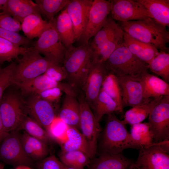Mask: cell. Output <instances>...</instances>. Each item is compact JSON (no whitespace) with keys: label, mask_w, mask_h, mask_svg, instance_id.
Returning <instances> with one entry per match:
<instances>
[{"label":"cell","mask_w":169,"mask_h":169,"mask_svg":"<svg viewBox=\"0 0 169 169\" xmlns=\"http://www.w3.org/2000/svg\"><path fill=\"white\" fill-rule=\"evenodd\" d=\"M92 50L89 44L66 48L63 66L67 74L66 79L78 92L83 90L92 63Z\"/></svg>","instance_id":"obj_1"},{"label":"cell","mask_w":169,"mask_h":169,"mask_svg":"<svg viewBox=\"0 0 169 169\" xmlns=\"http://www.w3.org/2000/svg\"><path fill=\"white\" fill-rule=\"evenodd\" d=\"M122 30L131 37L151 44L160 51L168 52L169 32L165 26L149 18L144 20L119 22Z\"/></svg>","instance_id":"obj_2"},{"label":"cell","mask_w":169,"mask_h":169,"mask_svg":"<svg viewBox=\"0 0 169 169\" xmlns=\"http://www.w3.org/2000/svg\"><path fill=\"white\" fill-rule=\"evenodd\" d=\"M126 125L115 114L107 115L99 142L100 153L117 154L127 148L137 149Z\"/></svg>","instance_id":"obj_3"},{"label":"cell","mask_w":169,"mask_h":169,"mask_svg":"<svg viewBox=\"0 0 169 169\" xmlns=\"http://www.w3.org/2000/svg\"><path fill=\"white\" fill-rule=\"evenodd\" d=\"M105 64L110 72L117 76L140 75L149 69L148 64L132 54L123 42L117 46Z\"/></svg>","instance_id":"obj_4"},{"label":"cell","mask_w":169,"mask_h":169,"mask_svg":"<svg viewBox=\"0 0 169 169\" xmlns=\"http://www.w3.org/2000/svg\"><path fill=\"white\" fill-rule=\"evenodd\" d=\"M17 59L18 64H16L14 73V84L43 74L50 66L57 64L42 56L33 47L23 55L21 59Z\"/></svg>","instance_id":"obj_5"},{"label":"cell","mask_w":169,"mask_h":169,"mask_svg":"<svg viewBox=\"0 0 169 169\" xmlns=\"http://www.w3.org/2000/svg\"><path fill=\"white\" fill-rule=\"evenodd\" d=\"M53 20L49 22L48 25L34 42L33 47L46 58L60 64L63 63L66 48L61 41Z\"/></svg>","instance_id":"obj_6"},{"label":"cell","mask_w":169,"mask_h":169,"mask_svg":"<svg viewBox=\"0 0 169 169\" xmlns=\"http://www.w3.org/2000/svg\"><path fill=\"white\" fill-rule=\"evenodd\" d=\"M80 94L78 99L80 105L79 128L87 143L90 158L93 159L97 153L101 128L85 99L84 92Z\"/></svg>","instance_id":"obj_7"},{"label":"cell","mask_w":169,"mask_h":169,"mask_svg":"<svg viewBox=\"0 0 169 169\" xmlns=\"http://www.w3.org/2000/svg\"><path fill=\"white\" fill-rule=\"evenodd\" d=\"M24 100L18 94L8 92L3 94L0 102V115L8 133L19 130L24 115Z\"/></svg>","instance_id":"obj_8"},{"label":"cell","mask_w":169,"mask_h":169,"mask_svg":"<svg viewBox=\"0 0 169 169\" xmlns=\"http://www.w3.org/2000/svg\"><path fill=\"white\" fill-rule=\"evenodd\" d=\"M153 143L169 140V95L162 97L148 116Z\"/></svg>","instance_id":"obj_9"},{"label":"cell","mask_w":169,"mask_h":169,"mask_svg":"<svg viewBox=\"0 0 169 169\" xmlns=\"http://www.w3.org/2000/svg\"><path fill=\"white\" fill-rule=\"evenodd\" d=\"M17 132H9L0 145V160L16 166H29L32 160L24 152Z\"/></svg>","instance_id":"obj_10"},{"label":"cell","mask_w":169,"mask_h":169,"mask_svg":"<svg viewBox=\"0 0 169 169\" xmlns=\"http://www.w3.org/2000/svg\"><path fill=\"white\" fill-rule=\"evenodd\" d=\"M111 8L110 0L93 1L86 28L78 41L81 45L89 44L90 39L102 28L110 13Z\"/></svg>","instance_id":"obj_11"},{"label":"cell","mask_w":169,"mask_h":169,"mask_svg":"<svg viewBox=\"0 0 169 169\" xmlns=\"http://www.w3.org/2000/svg\"><path fill=\"white\" fill-rule=\"evenodd\" d=\"M28 96L24 100V113L35 120L46 131L57 116L53 105L43 99L37 94Z\"/></svg>","instance_id":"obj_12"},{"label":"cell","mask_w":169,"mask_h":169,"mask_svg":"<svg viewBox=\"0 0 169 169\" xmlns=\"http://www.w3.org/2000/svg\"><path fill=\"white\" fill-rule=\"evenodd\" d=\"M110 1L111 4L110 14L115 20L127 22L152 18L146 8L136 0Z\"/></svg>","instance_id":"obj_13"},{"label":"cell","mask_w":169,"mask_h":169,"mask_svg":"<svg viewBox=\"0 0 169 169\" xmlns=\"http://www.w3.org/2000/svg\"><path fill=\"white\" fill-rule=\"evenodd\" d=\"M136 169H169V154L156 143L139 149Z\"/></svg>","instance_id":"obj_14"},{"label":"cell","mask_w":169,"mask_h":169,"mask_svg":"<svg viewBox=\"0 0 169 169\" xmlns=\"http://www.w3.org/2000/svg\"><path fill=\"white\" fill-rule=\"evenodd\" d=\"M140 75L117 76L121 90L123 108L126 107H133L150 100H146L144 97Z\"/></svg>","instance_id":"obj_15"},{"label":"cell","mask_w":169,"mask_h":169,"mask_svg":"<svg viewBox=\"0 0 169 169\" xmlns=\"http://www.w3.org/2000/svg\"><path fill=\"white\" fill-rule=\"evenodd\" d=\"M109 73L105 62H92L82 90L90 108L100 92L105 77Z\"/></svg>","instance_id":"obj_16"},{"label":"cell","mask_w":169,"mask_h":169,"mask_svg":"<svg viewBox=\"0 0 169 169\" xmlns=\"http://www.w3.org/2000/svg\"><path fill=\"white\" fill-rule=\"evenodd\" d=\"M16 85L21 89L22 94L26 95L37 94L48 89L58 87L65 94L76 96L77 92L68 82H58L43 74L28 81Z\"/></svg>","instance_id":"obj_17"},{"label":"cell","mask_w":169,"mask_h":169,"mask_svg":"<svg viewBox=\"0 0 169 169\" xmlns=\"http://www.w3.org/2000/svg\"><path fill=\"white\" fill-rule=\"evenodd\" d=\"M93 1L69 0L64 8L73 23L75 40L79 41L85 30Z\"/></svg>","instance_id":"obj_18"},{"label":"cell","mask_w":169,"mask_h":169,"mask_svg":"<svg viewBox=\"0 0 169 169\" xmlns=\"http://www.w3.org/2000/svg\"><path fill=\"white\" fill-rule=\"evenodd\" d=\"M134 163L122 153H100L90 162L88 169H133Z\"/></svg>","instance_id":"obj_19"},{"label":"cell","mask_w":169,"mask_h":169,"mask_svg":"<svg viewBox=\"0 0 169 169\" xmlns=\"http://www.w3.org/2000/svg\"><path fill=\"white\" fill-rule=\"evenodd\" d=\"M0 10L21 23L29 15L33 14L41 15L37 4L31 0H7Z\"/></svg>","instance_id":"obj_20"},{"label":"cell","mask_w":169,"mask_h":169,"mask_svg":"<svg viewBox=\"0 0 169 169\" xmlns=\"http://www.w3.org/2000/svg\"><path fill=\"white\" fill-rule=\"evenodd\" d=\"M143 90L144 96L146 100L169 95V84L162 79L150 74L148 71L140 75Z\"/></svg>","instance_id":"obj_21"},{"label":"cell","mask_w":169,"mask_h":169,"mask_svg":"<svg viewBox=\"0 0 169 169\" xmlns=\"http://www.w3.org/2000/svg\"><path fill=\"white\" fill-rule=\"evenodd\" d=\"M123 44L132 54L148 65L159 52L153 45L136 39L125 32Z\"/></svg>","instance_id":"obj_22"},{"label":"cell","mask_w":169,"mask_h":169,"mask_svg":"<svg viewBox=\"0 0 169 169\" xmlns=\"http://www.w3.org/2000/svg\"><path fill=\"white\" fill-rule=\"evenodd\" d=\"M76 96L65 94L57 116L67 125L79 128L80 105Z\"/></svg>","instance_id":"obj_23"},{"label":"cell","mask_w":169,"mask_h":169,"mask_svg":"<svg viewBox=\"0 0 169 169\" xmlns=\"http://www.w3.org/2000/svg\"><path fill=\"white\" fill-rule=\"evenodd\" d=\"M19 137L24 152L32 160L39 161L46 157L49 153L47 144L25 131Z\"/></svg>","instance_id":"obj_24"},{"label":"cell","mask_w":169,"mask_h":169,"mask_svg":"<svg viewBox=\"0 0 169 169\" xmlns=\"http://www.w3.org/2000/svg\"><path fill=\"white\" fill-rule=\"evenodd\" d=\"M55 28L61 41L67 48L72 45L75 40L73 26L65 8L53 20Z\"/></svg>","instance_id":"obj_25"},{"label":"cell","mask_w":169,"mask_h":169,"mask_svg":"<svg viewBox=\"0 0 169 169\" xmlns=\"http://www.w3.org/2000/svg\"><path fill=\"white\" fill-rule=\"evenodd\" d=\"M136 1L146 8L156 21L165 26H169V0Z\"/></svg>","instance_id":"obj_26"},{"label":"cell","mask_w":169,"mask_h":169,"mask_svg":"<svg viewBox=\"0 0 169 169\" xmlns=\"http://www.w3.org/2000/svg\"><path fill=\"white\" fill-rule=\"evenodd\" d=\"M66 136V140L60 144L61 151H80L86 154L91 159L87 143L78 129L68 126Z\"/></svg>","instance_id":"obj_27"},{"label":"cell","mask_w":169,"mask_h":169,"mask_svg":"<svg viewBox=\"0 0 169 169\" xmlns=\"http://www.w3.org/2000/svg\"><path fill=\"white\" fill-rule=\"evenodd\" d=\"M162 97L154 98L151 100L135 106L127 111L123 120L124 123L132 125L141 123L148 117L153 108Z\"/></svg>","instance_id":"obj_28"},{"label":"cell","mask_w":169,"mask_h":169,"mask_svg":"<svg viewBox=\"0 0 169 169\" xmlns=\"http://www.w3.org/2000/svg\"><path fill=\"white\" fill-rule=\"evenodd\" d=\"M91 108L99 122L104 115L121 113L116 103L101 88Z\"/></svg>","instance_id":"obj_29"},{"label":"cell","mask_w":169,"mask_h":169,"mask_svg":"<svg viewBox=\"0 0 169 169\" xmlns=\"http://www.w3.org/2000/svg\"><path fill=\"white\" fill-rule=\"evenodd\" d=\"M49 24V22L44 20L41 15L33 14L26 17L22 21L21 30L25 37L31 40L38 37Z\"/></svg>","instance_id":"obj_30"},{"label":"cell","mask_w":169,"mask_h":169,"mask_svg":"<svg viewBox=\"0 0 169 169\" xmlns=\"http://www.w3.org/2000/svg\"><path fill=\"white\" fill-rule=\"evenodd\" d=\"M124 32L120 28L97 51L92 52V62L105 63L117 46L123 42Z\"/></svg>","instance_id":"obj_31"},{"label":"cell","mask_w":169,"mask_h":169,"mask_svg":"<svg viewBox=\"0 0 169 169\" xmlns=\"http://www.w3.org/2000/svg\"><path fill=\"white\" fill-rule=\"evenodd\" d=\"M120 28V26L112 18L110 13L103 26L94 36V38L90 45L92 52L100 49L104 44Z\"/></svg>","instance_id":"obj_32"},{"label":"cell","mask_w":169,"mask_h":169,"mask_svg":"<svg viewBox=\"0 0 169 169\" xmlns=\"http://www.w3.org/2000/svg\"><path fill=\"white\" fill-rule=\"evenodd\" d=\"M130 134L137 149L147 146L153 143V137L148 122L131 125Z\"/></svg>","instance_id":"obj_33"},{"label":"cell","mask_w":169,"mask_h":169,"mask_svg":"<svg viewBox=\"0 0 169 169\" xmlns=\"http://www.w3.org/2000/svg\"><path fill=\"white\" fill-rule=\"evenodd\" d=\"M33 47L19 46L0 37V64L17 59L19 55H22Z\"/></svg>","instance_id":"obj_34"},{"label":"cell","mask_w":169,"mask_h":169,"mask_svg":"<svg viewBox=\"0 0 169 169\" xmlns=\"http://www.w3.org/2000/svg\"><path fill=\"white\" fill-rule=\"evenodd\" d=\"M60 161L64 165L80 169H84L91 162L90 158L80 151H61L59 155Z\"/></svg>","instance_id":"obj_35"},{"label":"cell","mask_w":169,"mask_h":169,"mask_svg":"<svg viewBox=\"0 0 169 169\" xmlns=\"http://www.w3.org/2000/svg\"><path fill=\"white\" fill-rule=\"evenodd\" d=\"M101 88L116 103L121 113L124 108L122 105L120 89L117 77L109 73L105 77Z\"/></svg>","instance_id":"obj_36"},{"label":"cell","mask_w":169,"mask_h":169,"mask_svg":"<svg viewBox=\"0 0 169 169\" xmlns=\"http://www.w3.org/2000/svg\"><path fill=\"white\" fill-rule=\"evenodd\" d=\"M149 69L162 79L169 82V54L160 51L148 65Z\"/></svg>","instance_id":"obj_37"},{"label":"cell","mask_w":169,"mask_h":169,"mask_svg":"<svg viewBox=\"0 0 169 169\" xmlns=\"http://www.w3.org/2000/svg\"><path fill=\"white\" fill-rule=\"evenodd\" d=\"M23 130L30 136L48 144L50 138L46 131L37 122L25 114L22 120L19 130Z\"/></svg>","instance_id":"obj_38"},{"label":"cell","mask_w":169,"mask_h":169,"mask_svg":"<svg viewBox=\"0 0 169 169\" xmlns=\"http://www.w3.org/2000/svg\"><path fill=\"white\" fill-rule=\"evenodd\" d=\"M69 0H35L40 13L52 21L55 15L65 8Z\"/></svg>","instance_id":"obj_39"},{"label":"cell","mask_w":169,"mask_h":169,"mask_svg":"<svg viewBox=\"0 0 169 169\" xmlns=\"http://www.w3.org/2000/svg\"><path fill=\"white\" fill-rule=\"evenodd\" d=\"M68 126L57 116L46 131L50 139L56 141L60 144L67 139L66 132Z\"/></svg>","instance_id":"obj_40"},{"label":"cell","mask_w":169,"mask_h":169,"mask_svg":"<svg viewBox=\"0 0 169 169\" xmlns=\"http://www.w3.org/2000/svg\"><path fill=\"white\" fill-rule=\"evenodd\" d=\"M16 64L13 62L3 68H0V102L4 92L14 84V75Z\"/></svg>","instance_id":"obj_41"},{"label":"cell","mask_w":169,"mask_h":169,"mask_svg":"<svg viewBox=\"0 0 169 169\" xmlns=\"http://www.w3.org/2000/svg\"><path fill=\"white\" fill-rule=\"evenodd\" d=\"M0 37L8 40L17 45L28 47L34 43L26 37L18 33L11 31L0 28Z\"/></svg>","instance_id":"obj_42"},{"label":"cell","mask_w":169,"mask_h":169,"mask_svg":"<svg viewBox=\"0 0 169 169\" xmlns=\"http://www.w3.org/2000/svg\"><path fill=\"white\" fill-rule=\"evenodd\" d=\"M0 28L17 33L21 30V23L20 22L0 10Z\"/></svg>","instance_id":"obj_43"},{"label":"cell","mask_w":169,"mask_h":169,"mask_svg":"<svg viewBox=\"0 0 169 169\" xmlns=\"http://www.w3.org/2000/svg\"><path fill=\"white\" fill-rule=\"evenodd\" d=\"M50 79L58 82L66 79L67 74L63 66L54 64L50 66L44 74Z\"/></svg>","instance_id":"obj_44"},{"label":"cell","mask_w":169,"mask_h":169,"mask_svg":"<svg viewBox=\"0 0 169 169\" xmlns=\"http://www.w3.org/2000/svg\"><path fill=\"white\" fill-rule=\"evenodd\" d=\"M62 92L60 88L54 87L44 90L37 94L43 99L53 105L59 101Z\"/></svg>","instance_id":"obj_45"},{"label":"cell","mask_w":169,"mask_h":169,"mask_svg":"<svg viewBox=\"0 0 169 169\" xmlns=\"http://www.w3.org/2000/svg\"><path fill=\"white\" fill-rule=\"evenodd\" d=\"M37 166L38 169H64L63 164L54 155L39 160Z\"/></svg>","instance_id":"obj_46"},{"label":"cell","mask_w":169,"mask_h":169,"mask_svg":"<svg viewBox=\"0 0 169 169\" xmlns=\"http://www.w3.org/2000/svg\"><path fill=\"white\" fill-rule=\"evenodd\" d=\"M9 133L6 131L4 128L0 115V145Z\"/></svg>","instance_id":"obj_47"},{"label":"cell","mask_w":169,"mask_h":169,"mask_svg":"<svg viewBox=\"0 0 169 169\" xmlns=\"http://www.w3.org/2000/svg\"><path fill=\"white\" fill-rule=\"evenodd\" d=\"M14 169H32L29 166L26 165H20L16 167Z\"/></svg>","instance_id":"obj_48"},{"label":"cell","mask_w":169,"mask_h":169,"mask_svg":"<svg viewBox=\"0 0 169 169\" xmlns=\"http://www.w3.org/2000/svg\"><path fill=\"white\" fill-rule=\"evenodd\" d=\"M7 0H0V8L7 2Z\"/></svg>","instance_id":"obj_49"},{"label":"cell","mask_w":169,"mask_h":169,"mask_svg":"<svg viewBox=\"0 0 169 169\" xmlns=\"http://www.w3.org/2000/svg\"><path fill=\"white\" fill-rule=\"evenodd\" d=\"M64 165V164H63ZM64 169H80L75 168L71 167L64 165Z\"/></svg>","instance_id":"obj_50"},{"label":"cell","mask_w":169,"mask_h":169,"mask_svg":"<svg viewBox=\"0 0 169 169\" xmlns=\"http://www.w3.org/2000/svg\"><path fill=\"white\" fill-rule=\"evenodd\" d=\"M4 165L3 163H0V169H4Z\"/></svg>","instance_id":"obj_51"},{"label":"cell","mask_w":169,"mask_h":169,"mask_svg":"<svg viewBox=\"0 0 169 169\" xmlns=\"http://www.w3.org/2000/svg\"><path fill=\"white\" fill-rule=\"evenodd\" d=\"M133 169H136L135 167L134 166V168H133Z\"/></svg>","instance_id":"obj_52"}]
</instances>
